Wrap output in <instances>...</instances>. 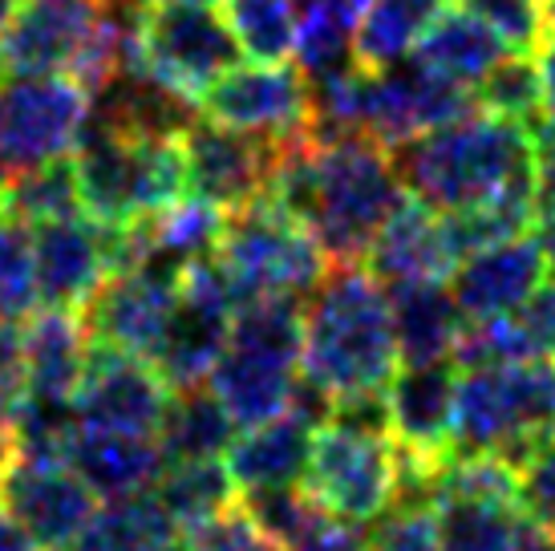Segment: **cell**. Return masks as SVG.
I'll return each instance as SVG.
<instances>
[{"mask_svg": "<svg viewBox=\"0 0 555 551\" xmlns=\"http://www.w3.org/2000/svg\"><path fill=\"white\" fill-rule=\"evenodd\" d=\"M268 195L309 228L333 264H361L410 191L377 138L312 126L284 142Z\"/></svg>", "mask_w": 555, "mask_h": 551, "instance_id": "6da1fadb", "label": "cell"}, {"mask_svg": "<svg viewBox=\"0 0 555 551\" xmlns=\"http://www.w3.org/2000/svg\"><path fill=\"white\" fill-rule=\"evenodd\" d=\"M393 167L414 200L442 215L511 212L540 228L535 138L524 123L475 110L459 123L393 146Z\"/></svg>", "mask_w": 555, "mask_h": 551, "instance_id": "7a4b0ae2", "label": "cell"}, {"mask_svg": "<svg viewBox=\"0 0 555 551\" xmlns=\"http://www.w3.org/2000/svg\"><path fill=\"white\" fill-rule=\"evenodd\" d=\"M300 366L317 398L382 394L401 369L389 289L365 264H333L300 305Z\"/></svg>", "mask_w": 555, "mask_h": 551, "instance_id": "3957f363", "label": "cell"}, {"mask_svg": "<svg viewBox=\"0 0 555 551\" xmlns=\"http://www.w3.org/2000/svg\"><path fill=\"white\" fill-rule=\"evenodd\" d=\"M300 305L296 296H251L235 308L232 337L207 373V389L240 430L272 422L300 398Z\"/></svg>", "mask_w": 555, "mask_h": 551, "instance_id": "277c9868", "label": "cell"}, {"mask_svg": "<svg viewBox=\"0 0 555 551\" xmlns=\"http://www.w3.org/2000/svg\"><path fill=\"white\" fill-rule=\"evenodd\" d=\"M81 212L106 228H134L186 200L183 138H151L90 123L74 151Z\"/></svg>", "mask_w": 555, "mask_h": 551, "instance_id": "5b68a950", "label": "cell"}, {"mask_svg": "<svg viewBox=\"0 0 555 551\" xmlns=\"http://www.w3.org/2000/svg\"><path fill=\"white\" fill-rule=\"evenodd\" d=\"M463 369V366H459ZM555 438V357L463 369L454 454H499L524 466Z\"/></svg>", "mask_w": 555, "mask_h": 551, "instance_id": "8992f818", "label": "cell"}, {"mask_svg": "<svg viewBox=\"0 0 555 551\" xmlns=\"http://www.w3.org/2000/svg\"><path fill=\"white\" fill-rule=\"evenodd\" d=\"M216 260L232 276L244 300L251 296H296L305 300L333 268L309 228L280 207L272 195L244 203L223 215Z\"/></svg>", "mask_w": 555, "mask_h": 551, "instance_id": "52a82bcc", "label": "cell"}, {"mask_svg": "<svg viewBox=\"0 0 555 551\" xmlns=\"http://www.w3.org/2000/svg\"><path fill=\"white\" fill-rule=\"evenodd\" d=\"M398 443L382 430H361L324 418L300 487L333 520L370 527L398 503Z\"/></svg>", "mask_w": 555, "mask_h": 551, "instance_id": "ba28073f", "label": "cell"}, {"mask_svg": "<svg viewBox=\"0 0 555 551\" xmlns=\"http://www.w3.org/2000/svg\"><path fill=\"white\" fill-rule=\"evenodd\" d=\"M93 118V93L74 74H9L0 81V170L9 183L69 158Z\"/></svg>", "mask_w": 555, "mask_h": 551, "instance_id": "9c48e42d", "label": "cell"}, {"mask_svg": "<svg viewBox=\"0 0 555 551\" xmlns=\"http://www.w3.org/2000/svg\"><path fill=\"white\" fill-rule=\"evenodd\" d=\"M139 49L142 69L175 93L191 98L195 106L244 57L228 16L216 13L211 4H179V0H146Z\"/></svg>", "mask_w": 555, "mask_h": 551, "instance_id": "30bf717a", "label": "cell"}, {"mask_svg": "<svg viewBox=\"0 0 555 551\" xmlns=\"http://www.w3.org/2000/svg\"><path fill=\"white\" fill-rule=\"evenodd\" d=\"M199 110L211 123L240 130V134L268 138V142H288V138L309 134L317 123L312 81L296 62H240L203 93Z\"/></svg>", "mask_w": 555, "mask_h": 551, "instance_id": "8fae6325", "label": "cell"}, {"mask_svg": "<svg viewBox=\"0 0 555 551\" xmlns=\"http://www.w3.org/2000/svg\"><path fill=\"white\" fill-rule=\"evenodd\" d=\"M170 394L175 389L167 385V377L146 357L90 341V361L74 394V413H78V426L86 430L158 438Z\"/></svg>", "mask_w": 555, "mask_h": 551, "instance_id": "7c38bea8", "label": "cell"}, {"mask_svg": "<svg viewBox=\"0 0 555 551\" xmlns=\"http://www.w3.org/2000/svg\"><path fill=\"white\" fill-rule=\"evenodd\" d=\"M106 21V0H25L0 33V74H78Z\"/></svg>", "mask_w": 555, "mask_h": 551, "instance_id": "4fadbf2b", "label": "cell"}, {"mask_svg": "<svg viewBox=\"0 0 555 551\" xmlns=\"http://www.w3.org/2000/svg\"><path fill=\"white\" fill-rule=\"evenodd\" d=\"M284 142L240 134L211 118H195L183 134L186 154V195L216 203L219 212H235L244 203L268 195L276 179Z\"/></svg>", "mask_w": 555, "mask_h": 551, "instance_id": "5bb4252c", "label": "cell"}, {"mask_svg": "<svg viewBox=\"0 0 555 551\" xmlns=\"http://www.w3.org/2000/svg\"><path fill=\"white\" fill-rule=\"evenodd\" d=\"M547 276L552 268H547L540 231H519V235L466 252L463 264L447 280V289L463 312V321L478 324L524 312L531 296L547 284Z\"/></svg>", "mask_w": 555, "mask_h": 551, "instance_id": "9a60e30c", "label": "cell"}, {"mask_svg": "<svg viewBox=\"0 0 555 551\" xmlns=\"http://www.w3.org/2000/svg\"><path fill=\"white\" fill-rule=\"evenodd\" d=\"M179 296H183V280L155 268H130V272H114L93 292V300L81 308V321L93 345H109L151 361L179 308Z\"/></svg>", "mask_w": 555, "mask_h": 551, "instance_id": "2e32d148", "label": "cell"}, {"mask_svg": "<svg viewBox=\"0 0 555 551\" xmlns=\"http://www.w3.org/2000/svg\"><path fill=\"white\" fill-rule=\"evenodd\" d=\"M0 499L41 551H74L102 499L65 462H21L0 483Z\"/></svg>", "mask_w": 555, "mask_h": 551, "instance_id": "e0dca14e", "label": "cell"}, {"mask_svg": "<svg viewBox=\"0 0 555 551\" xmlns=\"http://www.w3.org/2000/svg\"><path fill=\"white\" fill-rule=\"evenodd\" d=\"M324 398H317L309 385H300L296 406L276 413L272 422L244 430L228 446V471H232L240 495L247 490H276V487H300L312 459V443L324 422Z\"/></svg>", "mask_w": 555, "mask_h": 551, "instance_id": "ac0fdd59", "label": "cell"}, {"mask_svg": "<svg viewBox=\"0 0 555 551\" xmlns=\"http://www.w3.org/2000/svg\"><path fill=\"white\" fill-rule=\"evenodd\" d=\"M361 264L386 289H398V284H447L454 268L463 264V252L454 244L447 215L434 212L430 203L405 195L398 212L389 215L382 231L373 235Z\"/></svg>", "mask_w": 555, "mask_h": 551, "instance_id": "d6986e66", "label": "cell"}, {"mask_svg": "<svg viewBox=\"0 0 555 551\" xmlns=\"http://www.w3.org/2000/svg\"><path fill=\"white\" fill-rule=\"evenodd\" d=\"M33 256H37L41 308L81 312L93 300V292L114 276L109 235L90 215L33 223Z\"/></svg>", "mask_w": 555, "mask_h": 551, "instance_id": "ffe728a7", "label": "cell"}, {"mask_svg": "<svg viewBox=\"0 0 555 551\" xmlns=\"http://www.w3.org/2000/svg\"><path fill=\"white\" fill-rule=\"evenodd\" d=\"M459 361L401 366L386 385L389 434L410 454L450 459L454 454V413H459Z\"/></svg>", "mask_w": 555, "mask_h": 551, "instance_id": "44dd1931", "label": "cell"}, {"mask_svg": "<svg viewBox=\"0 0 555 551\" xmlns=\"http://www.w3.org/2000/svg\"><path fill=\"white\" fill-rule=\"evenodd\" d=\"M65 466H74L102 503H114V499L155 490V483L167 471V454H163L158 438L78 426L69 454H65Z\"/></svg>", "mask_w": 555, "mask_h": 551, "instance_id": "7402d4cb", "label": "cell"}, {"mask_svg": "<svg viewBox=\"0 0 555 551\" xmlns=\"http://www.w3.org/2000/svg\"><path fill=\"white\" fill-rule=\"evenodd\" d=\"M25 377L29 398L74 401L90 361V333L81 312L65 308H37L25 321Z\"/></svg>", "mask_w": 555, "mask_h": 551, "instance_id": "603a6c76", "label": "cell"}, {"mask_svg": "<svg viewBox=\"0 0 555 551\" xmlns=\"http://www.w3.org/2000/svg\"><path fill=\"white\" fill-rule=\"evenodd\" d=\"M401 366H434L459 353L466 321L447 284H398L389 289Z\"/></svg>", "mask_w": 555, "mask_h": 551, "instance_id": "cb8c5ba5", "label": "cell"}, {"mask_svg": "<svg viewBox=\"0 0 555 551\" xmlns=\"http://www.w3.org/2000/svg\"><path fill=\"white\" fill-rule=\"evenodd\" d=\"M507 53L511 49L478 16H470L466 9H442L434 16L430 29L422 33L414 62L426 65L430 74L447 77V81H459L466 90H475Z\"/></svg>", "mask_w": 555, "mask_h": 551, "instance_id": "d4e9b609", "label": "cell"}, {"mask_svg": "<svg viewBox=\"0 0 555 551\" xmlns=\"http://www.w3.org/2000/svg\"><path fill=\"white\" fill-rule=\"evenodd\" d=\"M74 551H186V531L170 520L155 490L102 503Z\"/></svg>", "mask_w": 555, "mask_h": 551, "instance_id": "484cf974", "label": "cell"}, {"mask_svg": "<svg viewBox=\"0 0 555 551\" xmlns=\"http://www.w3.org/2000/svg\"><path fill=\"white\" fill-rule=\"evenodd\" d=\"M447 9V0H370L353 33V65L365 74H386L393 65L414 57L422 33L434 16Z\"/></svg>", "mask_w": 555, "mask_h": 551, "instance_id": "4316f807", "label": "cell"}, {"mask_svg": "<svg viewBox=\"0 0 555 551\" xmlns=\"http://www.w3.org/2000/svg\"><path fill=\"white\" fill-rule=\"evenodd\" d=\"M235 422L223 410V401L203 385L175 389L158 430V446L167 462H195V459H223L228 446L235 443Z\"/></svg>", "mask_w": 555, "mask_h": 551, "instance_id": "83f0119b", "label": "cell"}, {"mask_svg": "<svg viewBox=\"0 0 555 551\" xmlns=\"http://www.w3.org/2000/svg\"><path fill=\"white\" fill-rule=\"evenodd\" d=\"M155 499L183 531H195L203 523L219 520L223 511H232L240 503V487L223 459L167 462L163 478L155 483Z\"/></svg>", "mask_w": 555, "mask_h": 551, "instance_id": "f1b7e54d", "label": "cell"}, {"mask_svg": "<svg viewBox=\"0 0 555 551\" xmlns=\"http://www.w3.org/2000/svg\"><path fill=\"white\" fill-rule=\"evenodd\" d=\"M370 0H296L300 37H296V65L309 81L337 74L353 65V33Z\"/></svg>", "mask_w": 555, "mask_h": 551, "instance_id": "f546056e", "label": "cell"}, {"mask_svg": "<svg viewBox=\"0 0 555 551\" xmlns=\"http://www.w3.org/2000/svg\"><path fill=\"white\" fill-rule=\"evenodd\" d=\"M438 536H442V551H519L524 515L519 507L503 499L442 495Z\"/></svg>", "mask_w": 555, "mask_h": 551, "instance_id": "4dcf8cb0", "label": "cell"}, {"mask_svg": "<svg viewBox=\"0 0 555 551\" xmlns=\"http://www.w3.org/2000/svg\"><path fill=\"white\" fill-rule=\"evenodd\" d=\"M228 21L251 62H296V37H300L296 0H228Z\"/></svg>", "mask_w": 555, "mask_h": 551, "instance_id": "1f68e13d", "label": "cell"}, {"mask_svg": "<svg viewBox=\"0 0 555 551\" xmlns=\"http://www.w3.org/2000/svg\"><path fill=\"white\" fill-rule=\"evenodd\" d=\"M16 219L25 223H49V219H74L81 212L78 170H74V154L69 158H53L46 167L29 170L9 183V207Z\"/></svg>", "mask_w": 555, "mask_h": 551, "instance_id": "d6a6232c", "label": "cell"}, {"mask_svg": "<svg viewBox=\"0 0 555 551\" xmlns=\"http://www.w3.org/2000/svg\"><path fill=\"white\" fill-rule=\"evenodd\" d=\"M41 308L33 228L13 212H0V321L25 324Z\"/></svg>", "mask_w": 555, "mask_h": 551, "instance_id": "836d02e7", "label": "cell"}, {"mask_svg": "<svg viewBox=\"0 0 555 551\" xmlns=\"http://www.w3.org/2000/svg\"><path fill=\"white\" fill-rule=\"evenodd\" d=\"M475 98H478V110H491L499 118H511V123H524V126H535L547 114L540 69H535V62H527L524 53H507L475 86Z\"/></svg>", "mask_w": 555, "mask_h": 551, "instance_id": "e575fe53", "label": "cell"}, {"mask_svg": "<svg viewBox=\"0 0 555 551\" xmlns=\"http://www.w3.org/2000/svg\"><path fill=\"white\" fill-rule=\"evenodd\" d=\"M511 53H535L552 29V0H459Z\"/></svg>", "mask_w": 555, "mask_h": 551, "instance_id": "d590c367", "label": "cell"}, {"mask_svg": "<svg viewBox=\"0 0 555 551\" xmlns=\"http://www.w3.org/2000/svg\"><path fill=\"white\" fill-rule=\"evenodd\" d=\"M370 551H442L438 507L434 503H393L365 531Z\"/></svg>", "mask_w": 555, "mask_h": 551, "instance_id": "8d00e7d4", "label": "cell"}, {"mask_svg": "<svg viewBox=\"0 0 555 551\" xmlns=\"http://www.w3.org/2000/svg\"><path fill=\"white\" fill-rule=\"evenodd\" d=\"M186 551H284V548L268 531H260L244 507L235 503L219 520L186 531Z\"/></svg>", "mask_w": 555, "mask_h": 551, "instance_id": "74e56055", "label": "cell"}, {"mask_svg": "<svg viewBox=\"0 0 555 551\" xmlns=\"http://www.w3.org/2000/svg\"><path fill=\"white\" fill-rule=\"evenodd\" d=\"M519 515L555 531V438L519 466Z\"/></svg>", "mask_w": 555, "mask_h": 551, "instance_id": "f35d334b", "label": "cell"}, {"mask_svg": "<svg viewBox=\"0 0 555 551\" xmlns=\"http://www.w3.org/2000/svg\"><path fill=\"white\" fill-rule=\"evenodd\" d=\"M29 398L25 377V333L16 321H0V422L13 426V413Z\"/></svg>", "mask_w": 555, "mask_h": 551, "instance_id": "ab89813d", "label": "cell"}, {"mask_svg": "<svg viewBox=\"0 0 555 551\" xmlns=\"http://www.w3.org/2000/svg\"><path fill=\"white\" fill-rule=\"evenodd\" d=\"M535 138V207L540 223L555 215V114H543L535 126H527Z\"/></svg>", "mask_w": 555, "mask_h": 551, "instance_id": "60d3db41", "label": "cell"}, {"mask_svg": "<svg viewBox=\"0 0 555 551\" xmlns=\"http://www.w3.org/2000/svg\"><path fill=\"white\" fill-rule=\"evenodd\" d=\"M515 317L524 324L531 349L555 357V280L543 284V289L531 296V305H527L524 312H515Z\"/></svg>", "mask_w": 555, "mask_h": 551, "instance_id": "b9f144b4", "label": "cell"}, {"mask_svg": "<svg viewBox=\"0 0 555 551\" xmlns=\"http://www.w3.org/2000/svg\"><path fill=\"white\" fill-rule=\"evenodd\" d=\"M0 551H41L37 539H33L29 531L21 527V520L4 507V499H0Z\"/></svg>", "mask_w": 555, "mask_h": 551, "instance_id": "7bdbcfd3", "label": "cell"}, {"mask_svg": "<svg viewBox=\"0 0 555 551\" xmlns=\"http://www.w3.org/2000/svg\"><path fill=\"white\" fill-rule=\"evenodd\" d=\"M535 53H540L535 69H540V81H543V102H547V114H555V25L547 29V37H543V46Z\"/></svg>", "mask_w": 555, "mask_h": 551, "instance_id": "ee69618b", "label": "cell"}, {"mask_svg": "<svg viewBox=\"0 0 555 551\" xmlns=\"http://www.w3.org/2000/svg\"><path fill=\"white\" fill-rule=\"evenodd\" d=\"M519 551H555V531H543L535 523L524 520V536H519Z\"/></svg>", "mask_w": 555, "mask_h": 551, "instance_id": "f6af8a7d", "label": "cell"}, {"mask_svg": "<svg viewBox=\"0 0 555 551\" xmlns=\"http://www.w3.org/2000/svg\"><path fill=\"white\" fill-rule=\"evenodd\" d=\"M13 466H16V434L9 422H0V483L9 478Z\"/></svg>", "mask_w": 555, "mask_h": 551, "instance_id": "bcb514c9", "label": "cell"}, {"mask_svg": "<svg viewBox=\"0 0 555 551\" xmlns=\"http://www.w3.org/2000/svg\"><path fill=\"white\" fill-rule=\"evenodd\" d=\"M535 231H540L543 252H547V268H552V280H555V215H552V219H543Z\"/></svg>", "mask_w": 555, "mask_h": 551, "instance_id": "7dc6e473", "label": "cell"}, {"mask_svg": "<svg viewBox=\"0 0 555 551\" xmlns=\"http://www.w3.org/2000/svg\"><path fill=\"white\" fill-rule=\"evenodd\" d=\"M16 13V0H0V33L9 29V21H13Z\"/></svg>", "mask_w": 555, "mask_h": 551, "instance_id": "c3c4849f", "label": "cell"}, {"mask_svg": "<svg viewBox=\"0 0 555 551\" xmlns=\"http://www.w3.org/2000/svg\"><path fill=\"white\" fill-rule=\"evenodd\" d=\"M179 4H211L216 9V4H228V0H179Z\"/></svg>", "mask_w": 555, "mask_h": 551, "instance_id": "681fc988", "label": "cell"}, {"mask_svg": "<svg viewBox=\"0 0 555 551\" xmlns=\"http://www.w3.org/2000/svg\"><path fill=\"white\" fill-rule=\"evenodd\" d=\"M552 25H555V0H552Z\"/></svg>", "mask_w": 555, "mask_h": 551, "instance_id": "f907efd6", "label": "cell"}, {"mask_svg": "<svg viewBox=\"0 0 555 551\" xmlns=\"http://www.w3.org/2000/svg\"><path fill=\"white\" fill-rule=\"evenodd\" d=\"M353 551H370V548H365V543H361V548H353Z\"/></svg>", "mask_w": 555, "mask_h": 551, "instance_id": "816d5d0a", "label": "cell"}, {"mask_svg": "<svg viewBox=\"0 0 555 551\" xmlns=\"http://www.w3.org/2000/svg\"><path fill=\"white\" fill-rule=\"evenodd\" d=\"M0 81H4V74H0Z\"/></svg>", "mask_w": 555, "mask_h": 551, "instance_id": "f5cc1de1", "label": "cell"}]
</instances>
